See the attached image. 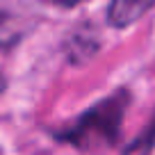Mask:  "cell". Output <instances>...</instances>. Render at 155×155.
<instances>
[{
	"mask_svg": "<svg viewBox=\"0 0 155 155\" xmlns=\"http://www.w3.org/2000/svg\"><path fill=\"white\" fill-rule=\"evenodd\" d=\"M155 0H112L110 5V23L116 28L130 25L132 21H137Z\"/></svg>",
	"mask_w": 155,
	"mask_h": 155,
	"instance_id": "cell-2",
	"label": "cell"
},
{
	"mask_svg": "<svg viewBox=\"0 0 155 155\" xmlns=\"http://www.w3.org/2000/svg\"><path fill=\"white\" fill-rule=\"evenodd\" d=\"M53 2H57V5H66V7H71V5H78L80 0H53Z\"/></svg>",
	"mask_w": 155,
	"mask_h": 155,
	"instance_id": "cell-3",
	"label": "cell"
},
{
	"mask_svg": "<svg viewBox=\"0 0 155 155\" xmlns=\"http://www.w3.org/2000/svg\"><path fill=\"white\" fill-rule=\"evenodd\" d=\"M123 116V96H112L87 114L64 135V139L80 146H91L101 141H112L119 132V123Z\"/></svg>",
	"mask_w": 155,
	"mask_h": 155,
	"instance_id": "cell-1",
	"label": "cell"
}]
</instances>
